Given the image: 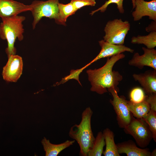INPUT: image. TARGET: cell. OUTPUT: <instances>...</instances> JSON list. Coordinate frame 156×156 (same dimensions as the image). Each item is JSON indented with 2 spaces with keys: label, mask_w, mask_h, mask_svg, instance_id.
I'll return each mask as SVG.
<instances>
[{
  "label": "cell",
  "mask_w": 156,
  "mask_h": 156,
  "mask_svg": "<svg viewBox=\"0 0 156 156\" xmlns=\"http://www.w3.org/2000/svg\"><path fill=\"white\" fill-rule=\"evenodd\" d=\"M85 68L83 67L80 69L76 70H72L70 71V74L65 77L64 78H63L62 80L60 82V83H59V84L64 83L70 79H73L77 81L79 84L81 85L79 81V74Z\"/></svg>",
  "instance_id": "d4e9b609"
},
{
  "label": "cell",
  "mask_w": 156,
  "mask_h": 156,
  "mask_svg": "<svg viewBox=\"0 0 156 156\" xmlns=\"http://www.w3.org/2000/svg\"><path fill=\"white\" fill-rule=\"evenodd\" d=\"M132 76L134 80L140 83L146 95L156 93V70H148L144 73H134Z\"/></svg>",
  "instance_id": "4fadbf2b"
},
{
  "label": "cell",
  "mask_w": 156,
  "mask_h": 156,
  "mask_svg": "<svg viewBox=\"0 0 156 156\" xmlns=\"http://www.w3.org/2000/svg\"><path fill=\"white\" fill-rule=\"evenodd\" d=\"M108 92L112 96L109 102L112 105L116 114V119L120 128H124L130 123L132 114L129 109L125 97L119 96L118 92L114 89H112Z\"/></svg>",
  "instance_id": "52a82bcc"
},
{
  "label": "cell",
  "mask_w": 156,
  "mask_h": 156,
  "mask_svg": "<svg viewBox=\"0 0 156 156\" xmlns=\"http://www.w3.org/2000/svg\"><path fill=\"white\" fill-rule=\"evenodd\" d=\"M131 42L133 44H143L148 49H153L156 46V31H151L147 35L133 36Z\"/></svg>",
  "instance_id": "ac0fdd59"
},
{
  "label": "cell",
  "mask_w": 156,
  "mask_h": 156,
  "mask_svg": "<svg viewBox=\"0 0 156 156\" xmlns=\"http://www.w3.org/2000/svg\"><path fill=\"white\" fill-rule=\"evenodd\" d=\"M101 50L98 55L89 63L86 65V68L92 63L101 58L109 57L125 52L133 53L134 50L123 45L110 43L104 40L99 41Z\"/></svg>",
  "instance_id": "8fae6325"
},
{
  "label": "cell",
  "mask_w": 156,
  "mask_h": 156,
  "mask_svg": "<svg viewBox=\"0 0 156 156\" xmlns=\"http://www.w3.org/2000/svg\"><path fill=\"white\" fill-rule=\"evenodd\" d=\"M123 0H108L106 1L105 3L100 7L96 10L92 11L90 14L91 15H93L96 12L99 11L101 12H104L106 10L108 6L112 3L116 4L117 8L119 12L123 14L124 12V10L123 5ZM131 1L133 5V9H134L135 7V0H131Z\"/></svg>",
  "instance_id": "44dd1931"
},
{
  "label": "cell",
  "mask_w": 156,
  "mask_h": 156,
  "mask_svg": "<svg viewBox=\"0 0 156 156\" xmlns=\"http://www.w3.org/2000/svg\"><path fill=\"white\" fill-rule=\"evenodd\" d=\"M31 5L12 0H0V17L3 18L17 15L22 12L30 11Z\"/></svg>",
  "instance_id": "7c38bea8"
},
{
  "label": "cell",
  "mask_w": 156,
  "mask_h": 156,
  "mask_svg": "<svg viewBox=\"0 0 156 156\" xmlns=\"http://www.w3.org/2000/svg\"><path fill=\"white\" fill-rule=\"evenodd\" d=\"M106 148L103 154L104 156H120L114 140V134L109 128H107L103 131Z\"/></svg>",
  "instance_id": "2e32d148"
},
{
  "label": "cell",
  "mask_w": 156,
  "mask_h": 156,
  "mask_svg": "<svg viewBox=\"0 0 156 156\" xmlns=\"http://www.w3.org/2000/svg\"><path fill=\"white\" fill-rule=\"evenodd\" d=\"M130 24L127 20L115 19L108 21L104 29V40L111 44L123 45L125 37L130 29Z\"/></svg>",
  "instance_id": "5b68a950"
},
{
  "label": "cell",
  "mask_w": 156,
  "mask_h": 156,
  "mask_svg": "<svg viewBox=\"0 0 156 156\" xmlns=\"http://www.w3.org/2000/svg\"><path fill=\"white\" fill-rule=\"evenodd\" d=\"M145 99L149 105L150 109L156 112V93L146 95Z\"/></svg>",
  "instance_id": "484cf974"
},
{
  "label": "cell",
  "mask_w": 156,
  "mask_h": 156,
  "mask_svg": "<svg viewBox=\"0 0 156 156\" xmlns=\"http://www.w3.org/2000/svg\"><path fill=\"white\" fill-rule=\"evenodd\" d=\"M145 96L143 90L139 87L133 89L130 93V101L134 103H138L144 101Z\"/></svg>",
  "instance_id": "603a6c76"
},
{
  "label": "cell",
  "mask_w": 156,
  "mask_h": 156,
  "mask_svg": "<svg viewBox=\"0 0 156 156\" xmlns=\"http://www.w3.org/2000/svg\"><path fill=\"white\" fill-rule=\"evenodd\" d=\"M93 114L90 107L86 108L82 113L80 123L73 125L69 131L70 137L76 141L79 145L80 156H88L95 139L91 126Z\"/></svg>",
  "instance_id": "7a4b0ae2"
},
{
  "label": "cell",
  "mask_w": 156,
  "mask_h": 156,
  "mask_svg": "<svg viewBox=\"0 0 156 156\" xmlns=\"http://www.w3.org/2000/svg\"><path fill=\"white\" fill-rule=\"evenodd\" d=\"M156 150L155 148L153 151L151 152V156H155L156 155Z\"/></svg>",
  "instance_id": "83f0119b"
},
{
  "label": "cell",
  "mask_w": 156,
  "mask_h": 156,
  "mask_svg": "<svg viewBox=\"0 0 156 156\" xmlns=\"http://www.w3.org/2000/svg\"><path fill=\"white\" fill-rule=\"evenodd\" d=\"M59 0H48L46 1L35 0L32 2L31 11L34 20L32 23L33 29L43 17L55 19V22L58 17Z\"/></svg>",
  "instance_id": "8992f818"
},
{
  "label": "cell",
  "mask_w": 156,
  "mask_h": 156,
  "mask_svg": "<svg viewBox=\"0 0 156 156\" xmlns=\"http://www.w3.org/2000/svg\"><path fill=\"white\" fill-rule=\"evenodd\" d=\"M119 153H125L127 156H151V152L148 148L138 147L135 142L129 140L116 144Z\"/></svg>",
  "instance_id": "5bb4252c"
},
{
  "label": "cell",
  "mask_w": 156,
  "mask_h": 156,
  "mask_svg": "<svg viewBox=\"0 0 156 156\" xmlns=\"http://www.w3.org/2000/svg\"><path fill=\"white\" fill-rule=\"evenodd\" d=\"M25 18L18 15L2 18L0 24V37L6 40L8 47L5 51L8 56L15 55L16 50L14 47L16 39L22 40L23 38L24 32L22 23Z\"/></svg>",
  "instance_id": "3957f363"
},
{
  "label": "cell",
  "mask_w": 156,
  "mask_h": 156,
  "mask_svg": "<svg viewBox=\"0 0 156 156\" xmlns=\"http://www.w3.org/2000/svg\"><path fill=\"white\" fill-rule=\"evenodd\" d=\"M142 119L148 125L152 133L153 139L156 142V112L150 109Z\"/></svg>",
  "instance_id": "7402d4cb"
},
{
  "label": "cell",
  "mask_w": 156,
  "mask_h": 156,
  "mask_svg": "<svg viewBox=\"0 0 156 156\" xmlns=\"http://www.w3.org/2000/svg\"><path fill=\"white\" fill-rule=\"evenodd\" d=\"M70 2L77 10L85 6H94L96 4L95 0H71Z\"/></svg>",
  "instance_id": "cb8c5ba5"
},
{
  "label": "cell",
  "mask_w": 156,
  "mask_h": 156,
  "mask_svg": "<svg viewBox=\"0 0 156 156\" xmlns=\"http://www.w3.org/2000/svg\"><path fill=\"white\" fill-rule=\"evenodd\" d=\"M124 130L126 134L131 135L137 144L142 148H146L153 139L152 133L147 124L142 118H135L132 114L130 123Z\"/></svg>",
  "instance_id": "277c9868"
},
{
  "label": "cell",
  "mask_w": 156,
  "mask_h": 156,
  "mask_svg": "<svg viewBox=\"0 0 156 156\" xmlns=\"http://www.w3.org/2000/svg\"><path fill=\"white\" fill-rule=\"evenodd\" d=\"M8 57V61L3 68V79L8 82H15L22 74L23 64L20 56L13 55Z\"/></svg>",
  "instance_id": "ba28073f"
},
{
  "label": "cell",
  "mask_w": 156,
  "mask_h": 156,
  "mask_svg": "<svg viewBox=\"0 0 156 156\" xmlns=\"http://www.w3.org/2000/svg\"><path fill=\"white\" fill-rule=\"evenodd\" d=\"M75 142L74 140H67L60 144H53L44 137L41 142L45 151L46 156H57L62 151L73 145Z\"/></svg>",
  "instance_id": "9a60e30c"
},
{
  "label": "cell",
  "mask_w": 156,
  "mask_h": 156,
  "mask_svg": "<svg viewBox=\"0 0 156 156\" xmlns=\"http://www.w3.org/2000/svg\"><path fill=\"white\" fill-rule=\"evenodd\" d=\"M135 10L132 13L134 21L140 20L143 17L148 16L150 20L156 22V0L149 1L135 0Z\"/></svg>",
  "instance_id": "30bf717a"
},
{
  "label": "cell",
  "mask_w": 156,
  "mask_h": 156,
  "mask_svg": "<svg viewBox=\"0 0 156 156\" xmlns=\"http://www.w3.org/2000/svg\"><path fill=\"white\" fill-rule=\"evenodd\" d=\"M128 107L133 116L137 118H143L150 110L149 105L145 99L143 101L134 103L127 101Z\"/></svg>",
  "instance_id": "e0dca14e"
},
{
  "label": "cell",
  "mask_w": 156,
  "mask_h": 156,
  "mask_svg": "<svg viewBox=\"0 0 156 156\" xmlns=\"http://www.w3.org/2000/svg\"><path fill=\"white\" fill-rule=\"evenodd\" d=\"M144 54L140 55L136 52L128 62L129 65L142 69L145 66L151 67L156 70V50L142 47Z\"/></svg>",
  "instance_id": "9c48e42d"
},
{
  "label": "cell",
  "mask_w": 156,
  "mask_h": 156,
  "mask_svg": "<svg viewBox=\"0 0 156 156\" xmlns=\"http://www.w3.org/2000/svg\"><path fill=\"white\" fill-rule=\"evenodd\" d=\"M156 22L153 21L149 26L146 28V30L148 32L156 31Z\"/></svg>",
  "instance_id": "4316f807"
},
{
  "label": "cell",
  "mask_w": 156,
  "mask_h": 156,
  "mask_svg": "<svg viewBox=\"0 0 156 156\" xmlns=\"http://www.w3.org/2000/svg\"><path fill=\"white\" fill-rule=\"evenodd\" d=\"M58 8V17L56 23L64 25H66L65 23L68 17L74 14L77 10L70 2L66 4L59 3Z\"/></svg>",
  "instance_id": "d6986e66"
},
{
  "label": "cell",
  "mask_w": 156,
  "mask_h": 156,
  "mask_svg": "<svg viewBox=\"0 0 156 156\" xmlns=\"http://www.w3.org/2000/svg\"><path fill=\"white\" fill-rule=\"evenodd\" d=\"M105 145V140L103 132L99 131L95 138L92 146L89 151L88 156H101Z\"/></svg>",
  "instance_id": "ffe728a7"
},
{
  "label": "cell",
  "mask_w": 156,
  "mask_h": 156,
  "mask_svg": "<svg viewBox=\"0 0 156 156\" xmlns=\"http://www.w3.org/2000/svg\"><path fill=\"white\" fill-rule=\"evenodd\" d=\"M125 56L122 53L107 57L105 64L102 67L87 70L91 85V91L100 94L107 92L112 89H114L118 93L119 92L118 86L122 80L123 76L118 71L113 68L116 63Z\"/></svg>",
  "instance_id": "6da1fadb"
}]
</instances>
